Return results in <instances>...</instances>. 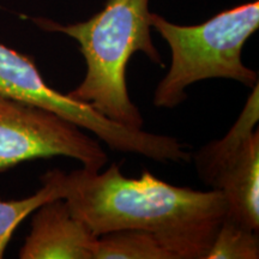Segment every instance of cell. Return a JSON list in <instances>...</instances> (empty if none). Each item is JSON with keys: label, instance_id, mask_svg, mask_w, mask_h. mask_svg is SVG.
Instances as JSON below:
<instances>
[{"label": "cell", "instance_id": "obj_1", "mask_svg": "<svg viewBox=\"0 0 259 259\" xmlns=\"http://www.w3.org/2000/svg\"><path fill=\"white\" fill-rule=\"evenodd\" d=\"M45 174L96 236L120 229L151 232L174 259H205L227 212L220 191L170 185L149 170L128 178L115 163L103 171L82 167Z\"/></svg>", "mask_w": 259, "mask_h": 259}, {"label": "cell", "instance_id": "obj_2", "mask_svg": "<svg viewBox=\"0 0 259 259\" xmlns=\"http://www.w3.org/2000/svg\"><path fill=\"white\" fill-rule=\"evenodd\" d=\"M46 31L61 32L78 42L87 73L71 99L92 106L109 120L130 130H143V116L128 95L126 67L142 52L151 63L164 66L150 34L149 0H107L105 8L85 22L60 24L30 18Z\"/></svg>", "mask_w": 259, "mask_h": 259}, {"label": "cell", "instance_id": "obj_3", "mask_svg": "<svg viewBox=\"0 0 259 259\" xmlns=\"http://www.w3.org/2000/svg\"><path fill=\"white\" fill-rule=\"evenodd\" d=\"M150 24L171 52L168 72L157 84L154 105L174 108L187 99L186 88L210 78H227L253 88L257 71L245 66L242 47L259 28V3L226 10L202 24L179 25L150 12Z\"/></svg>", "mask_w": 259, "mask_h": 259}, {"label": "cell", "instance_id": "obj_4", "mask_svg": "<svg viewBox=\"0 0 259 259\" xmlns=\"http://www.w3.org/2000/svg\"><path fill=\"white\" fill-rule=\"evenodd\" d=\"M0 94L46 109L94 134L112 150L131 153L157 162L190 160L177 138L130 130L100 114L92 106L52 89L30 58L0 44Z\"/></svg>", "mask_w": 259, "mask_h": 259}, {"label": "cell", "instance_id": "obj_5", "mask_svg": "<svg viewBox=\"0 0 259 259\" xmlns=\"http://www.w3.org/2000/svg\"><path fill=\"white\" fill-rule=\"evenodd\" d=\"M259 83L225 137L194 155L199 179L223 194L226 218L259 229Z\"/></svg>", "mask_w": 259, "mask_h": 259}, {"label": "cell", "instance_id": "obj_6", "mask_svg": "<svg viewBox=\"0 0 259 259\" xmlns=\"http://www.w3.org/2000/svg\"><path fill=\"white\" fill-rule=\"evenodd\" d=\"M57 156L77 160L90 170L108 161L97 139L46 109L0 94V174L27 161Z\"/></svg>", "mask_w": 259, "mask_h": 259}, {"label": "cell", "instance_id": "obj_7", "mask_svg": "<svg viewBox=\"0 0 259 259\" xmlns=\"http://www.w3.org/2000/svg\"><path fill=\"white\" fill-rule=\"evenodd\" d=\"M97 236L73 215L63 198L48 200L32 212L21 259H94Z\"/></svg>", "mask_w": 259, "mask_h": 259}, {"label": "cell", "instance_id": "obj_8", "mask_svg": "<svg viewBox=\"0 0 259 259\" xmlns=\"http://www.w3.org/2000/svg\"><path fill=\"white\" fill-rule=\"evenodd\" d=\"M94 259H174L154 233L120 229L97 236Z\"/></svg>", "mask_w": 259, "mask_h": 259}, {"label": "cell", "instance_id": "obj_9", "mask_svg": "<svg viewBox=\"0 0 259 259\" xmlns=\"http://www.w3.org/2000/svg\"><path fill=\"white\" fill-rule=\"evenodd\" d=\"M40 181V189L27 198L16 200L0 199V259L4 258L6 247L22 221H24L44 203L61 198L59 187L46 174L41 176Z\"/></svg>", "mask_w": 259, "mask_h": 259}, {"label": "cell", "instance_id": "obj_10", "mask_svg": "<svg viewBox=\"0 0 259 259\" xmlns=\"http://www.w3.org/2000/svg\"><path fill=\"white\" fill-rule=\"evenodd\" d=\"M258 231L223 219L205 259H258Z\"/></svg>", "mask_w": 259, "mask_h": 259}]
</instances>
